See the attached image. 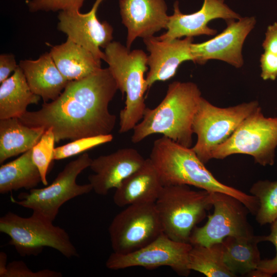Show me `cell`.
Instances as JSON below:
<instances>
[{
  "label": "cell",
  "mask_w": 277,
  "mask_h": 277,
  "mask_svg": "<svg viewBox=\"0 0 277 277\" xmlns=\"http://www.w3.org/2000/svg\"><path fill=\"white\" fill-rule=\"evenodd\" d=\"M262 47L264 52L277 56V22L268 26Z\"/></svg>",
  "instance_id": "cell-35"
},
{
  "label": "cell",
  "mask_w": 277,
  "mask_h": 277,
  "mask_svg": "<svg viewBox=\"0 0 277 277\" xmlns=\"http://www.w3.org/2000/svg\"><path fill=\"white\" fill-rule=\"evenodd\" d=\"M188 267L191 271L199 272L207 277L236 276L224 262L222 243L209 246L192 245L188 255Z\"/></svg>",
  "instance_id": "cell-26"
},
{
  "label": "cell",
  "mask_w": 277,
  "mask_h": 277,
  "mask_svg": "<svg viewBox=\"0 0 277 277\" xmlns=\"http://www.w3.org/2000/svg\"><path fill=\"white\" fill-rule=\"evenodd\" d=\"M118 87L108 68L83 78L69 81L55 100L44 102L18 118L30 127H52L55 143L111 134L116 116L109 110Z\"/></svg>",
  "instance_id": "cell-1"
},
{
  "label": "cell",
  "mask_w": 277,
  "mask_h": 277,
  "mask_svg": "<svg viewBox=\"0 0 277 277\" xmlns=\"http://www.w3.org/2000/svg\"><path fill=\"white\" fill-rule=\"evenodd\" d=\"M45 130L26 125L17 117L0 120V163L31 149Z\"/></svg>",
  "instance_id": "cell-23"
},
{
  "label": "cell",
  "mask_w": 277,
  "mask_h": 277,
  "mask_svg": "<svg viewBox=\"0 0 277 277\" xmlns=\"http://www.w3.org/2000/svg\"><path fill=\"white\" fill-rule=\"evenodd\" d=\"M259 106L257 101H252L221 108L202 97L192 125L197 141L191 147L201 162L205 164L211 160L212 150L225 142Z\"/></svg>",
  "instance_id": "cell-7"
},
{
  "label": "cell",
  "mask_w": 277,
  "mask_h": 277,
  "mask_svg": "<svg viewBox=\"0 0 277 277\" xmlns=\"http://www.w3.org/2000/svg\"><path fill=\"white\" fill-rule=\"evenodd\" d=\"M145 159L136 149L124 148L92 159L89 167L94 172L88 176L97 194L107 195L142 166Z\"/></svg>",
  "instance_id": "cell-17"
},
{
  "label": "cell",
  "mask_w": 277,
  "mask_h": 277,
  "mask_svg": "<svg viewBox=\"0 0 277 277\" xmlns=\"http://www.w3.org/2000/svg\"><path fill=\"white\" fill-rule=\"evenodd\" d=\"M261 77L263 80L274 81L277 78V56L267 52L261 56Z\"/></svg>",
  "instance_id": "cell-33"
},
{
  "label": "cell",
  "mask_w": 277,
  "mask_h": 277,
  "mask_svg": "<svg viewBox=\"0 0 277 277\" xmlns=\"http://www.w3.org/2000/svg\"><path fill=\"white\" fill-rule=\"evenodd\" d=\"M157 170L163 186L187 185L209 192L231 195L242 202L255 215L258 199L217 180L191 148L184 147L163 136L153 144L149 157Z\"/></svg>",
  "instance_id": "cell-2"
},
{
  "label": "cell",
  "mask_w": 277,
  "mask_h": 277,
  "mask_svg": "<svg viewBox=\"0 0 277 277\" xmlns=\"http://www.w3.org/2000/svg\"><path fill=\"white\" fill-rule=\"evenodd\" d=\"M15 55L12 53H3L0 55V83L7 80L10 74L18 67Z\"/></svg>",
  "instance_id": "cell-34"
},
{
  "label": "cell",
  "mask_w": 277,
  "mask_h": 277,
  "mask_svg": "<svg viewBox=\"0 0 277 277\" xmlns=\"http://www.w3.org/2000/svg\"><path fill=\"white\" fill-rule=\"evenodd\" d=\"M85 0H30L28 3L31 12L80 10Z\"/></svg>",
  "instance_id": "cell-31"
},
{
  "label": "cell",
  "mask_w": 277,
  "mask_h": 277,
  "mask_svg": "<svg viewBox=\"0 0 277 277\" xmlns=\"http://www.w3.org/2000/svg\"><path fill=\"white\" fill-rule=\"evenodd\" d=\"M241 17L224 3V0H204L199 10L187 14L181 12L179 2L176 1L173 5V13L169 16L167 31L156 37L160 40L171 41L184 36L214 35L217 30L208 27L210 21L222 18L228 21Z\"/></svg>",
  "instance_id": "cell-15"
},
{
  "label": "cell",
  "mask_w": 277,
  "mask_h": 277,
  "mask_svg": "<svg viewBox=\"0 0 277 277\" xmlns=\"http://www.w3.org/2000/svg\"><path fill=\"white\" fill-rule=\"evenodd\" d=\"M60 272L44 269L36 272L30 270L23 261H13L7 265L4 277H61Z\"/></svg>",
  "instance_id": "cell-32"
},
{
  "label": "cell",
  "mask_w": 277,
  "mask_h": 277,
  "mask_svg": "<svg viewBox=\"0 0 277 277\" xmlns=\"http://www.w3.org/2000/svg\"><path fill=\"white\" fill-rule=\"evenodd\" d=\"M104 0H95L87 13L80 10L61 11L58 15L57 29L67 38L89 51L98 61H105V55L100 48L105 47L112 42L113 29L107 22L98 21L96 12Z\"/></svg>",
  "instance_id": "cell-13"
},
{
  "label": "cell",
  "mask_w": 277,
  "mask_h": 277,
  "mask_svg": "<svg viewBox=\"0 0 277 277\" xmlns=\"http://www.w3.org/2000/svg\"><path fill=\"white\" fill-rule=\"evenodd\" d=\"M19 66L32 91L44 102L57 98L69 82L61 73L49 52L36 60H24Z\"/></svg>",
  "instance_id": "cell-20"
},
{
  "label": "cell",
  "mask_w": 277,
  "mask_h": 277,
  "mask_svg": "<svg viewBox=\"0 0 277 277\" xmlns=\"http://www.w3.org/2000/svg\"><path fill=\"white\" fill-rule=\"evenodd\" d=\"M92 161L88 153H83L67 164L50 185L22 192L17 196L18 200L11 197V201L53 222L64 203L93 190L90 183H76L78 175L90 167Z\"/></svg>",
  "instance_id": "cell-9"
},
{
  "label": "cell",
  "mask_w": 277,
  "mask_h": 277,
  "mask_svg": "<svg viewBox=\"0 0 277 277\" xmlns=\"http://www.w3.org/2000/svg\"><path fill=\"white\" fill-rule=\"evenodd\" d=\"M55 143L53 128L46 129L39 141L32 148V160L37 167L43 185H48L47 179L48 169L52 162Z\"/></svg>",
  "instance_id": "cell-28"
},
{
  "label": "cell",
  "mask_w": 277,
  "mask_h": 277,
  "mask_svg": "<svg viewBox=\"0 0 277 277\" xmlns=\"http://www.w3.org/2000/svg\"><path fill=\"white\" fill-rule=\"evenodd\" d=\"M192 245L189 243L174 241L164 233L145 246L127 254L113 252L106 262L111 270L132 267L152 269L162 266L170 267L179 275L187 276L188 255Z\"/></svg>",
  "instance_id": "cell-12"
},
{
  "label": "cell",
  "mask_w": 277,
  "mask_h": 277,
  "mask_svg": "<svg viewBox=\"0 0 277 277\" xmlns=\"http://www.w3.org/2000/svg\"><path fill=\"white\" fill-rule=\"evenodd\" d=\"M227 27L213 38L200 43H192L191 50L194 63L205 64L208 60L224 61L236 68L244 64V43L256 24L254 17H241L226 21Z\"/></svg>",
  "instance_id": "cell-14"
},
{
  "label": "cell",
  "mask_w": 277,
  "mask_h": 277,
  "mask_svg": "<svg viewBox=\"0 0 277 277\" xmlns=\"http://www.w3.org/2000/svg\"><path fill=\"white\" fill-rule=\"evenodd\" d=\"M108 232L114 253L127 254L150 243L163 233L155 203L126 206L114 217Z\"/></svg>",
  "instance_id": "cell-10"
},
{
  "label": "cell",
  "mask_w": 277,
  "mask_h": 277,
  "mask_svg": "<svg viewBox=\"0 0 277 277\" xmlns=\"http://www.w3.org/2000/svg\"><path fill=\"white\" fill-rule=\"evenodd\" d=\"M163 187L149 158L116 188L114 204L120 207L136 204L154 203Z\"/></svg>",
  "instance_id": "cell-19"
},
{
  "label": "cell",
  "mask_w": 277,
  "mask_h": 277,
  "mask_svg": "<svg viewBox=\"0 0 277 277\" xmlns=\"http://www.w3.org/2000/svg\"><path fill=\"white\" fill-rule=\"evenodd\" d=\"M276 148L277 117H265L259 106L225 142L212 150L211 159L223 160L244 154L251 156L261 166H272Z\"/></svg>",
  "instance_id": "cell-8"
},
{
  "label": "cell",
  "mask_w": 277,
  "mask_h": 277,
  "mask_svg": "<svg viewBox=\"0 0 277 277\" xmlns=\"http://www.w3.org/2000/svg\"><path fill=\"white\" fill-rule=\"evenodd\" d=\"M49 53L61 73L69 81L86 77L102 68L101 61L68 38L64 43L52 46Z\"/></svg>",
  "instance_id": "cell-21"
},
{
  "label": "cell",
  "mask_w": 277,
  "mask_h": 277,
  "mask_svg": "<svg viewBox=\"0 0 277 277\" xmlns=\"http://www.w3.org/2000/svg\"><path fill=\"white\" fill-rule=\"evenodd\" d=\"M32 148L0 167V193L24 188L31 190L42 182L40 172L32 160Z\"/></svg>",
  "instance_id": "cell-25"
},
{
  "label": "cell",
  "mask_w": 277,
  "mask_h": 277,
  "mask_svg": "<svg viewBox=\"0 0 277 277\" xmlns=\"http://www.w3.org/2000/svg\"><path fill=\"white\" fill-rule=\"evenodd\" d=\"M105 61L121 92L126 93L124 108L120 113L121 133L133 130L146 109L144 95L149 88L144 74L148 69V55L142 50L130 51L112 41L104 48Z\"/></svg>",
  "instance_id": "cell-4"
},
{
  "label": "cell",
  "mask_w": 277,
  "mask_h": 277,
  "mask_svg": "<svg viewBox=\"0 0 277 277\" xmlns=\"http://www.w3.org/2000/svg\"><path fill=\"white\" fill-rule=\"evenodd\" d=\"M143 41L149 53L147 57L149 70L146 77L149 88L157 81L172 78L184 62H194L191 50L193 37L162 41L152 36L143 38Z\"/></svg>",
  "instance_id": "cell-16"
},
{
  "label": "cell",
  "mask_w": 277,
  "mask_h": 277,
  "mask_svg": "<svg viewBox=\"0 0 277 277\" xmlns=\"http://www.w3.org/2000/svg\"><path fill=\"white\" fill-rule=\"evenodd\" d=\"M122 23L127 29L126 47L137 37L153 36L167 29L169 20L165 0H119Z\"/></svg>",
  "instance_id": "cell-18"
},
{
  "label": "cell",
  "mask_w": 277,
  "mask_h": 277,
  "mask_svg": "<svg viewBox=\"0 0 277 277\" xmlns=\"http://www.w3.org/2000/svg\"><path fill=\"white\" fill-rule=\"evenodd\" d=\"M262 242V236L250 237L229 236L222 243L224 249V260L235 275L248 276L255 270L261 259L258 244Z\"/></svg>",
  "instance_id": "cell-24"
},
{
  "label": "cell",
  "mask_w": 277,
  "mask_h": 277,
  "mask_svg": "<svg viewBox=\"0 0 277 277\" xmlns=\"http://www.w3.org/2000/svg\"><path fill=\"white\" fill-rule=\"evenodd\" d=\"M214 211L202 227L195 226L189 243L209 246L222 243L229 236L250 237L253 230L247 219L249 211L237 198L222 192L211 193Z\"/></svg>",
  "instance_id": "cell-11"
},
{
  "label": "cell",
  "mask_w": 277,
  "mask_h": 277,
  "mask_svg": "<svg viewBox=\"0 0 277 277\" xmlns=\"http://www.w3.org/2000/svg\"><path fill=\"white\" fill-rule=\"evenodd\" d=\"M7 254L4 252L0 253V276L4 277L7 269Z\"/></svg>",
  "instance_id": "cell-36"
},
{
  "label": "cell",
  "mask_w": 277,
  "mask_h": 277,
  "mask_svg": "<svg viewBox=\"0 0 277 277\" xmlns=\"http://www.w3.org/2000/svg\"><path fill=\"white\" fill-rule=\"evenodd\" d=\"M155 206L163 233L174 241L186 243L213 207L211 192L192 190L187 185L163 186Z\"/></svg>",
  "instance_id": "cell-5"
},
{
  "label": "cell",
  "mask_w": 277,
  "mask_h": 277,
  "mask_svg": "<svg viewBox=\"0 0 277 277\" xmlns=\"http://www.w3.org/2000/svg\"><path fill=\"white\" fill-rule=\"evenodd\" d=\"M270 224V233L268 235L262 236V241L270 242L274 245L275 255L271 259L261 260L257 268L249 273L248 276L271 277L277 273V220Z\"/></svg>",
  "instance_id": "cell-30"
},
{
  "label": "cell",
  "mask_w": 277,
  "mask_h": 277,
  "mask_svg": "<svg viewBox=\"0 0 277 277\" xmlns=\"http://www.w3.org/2000/svg\"><path fill=\"white\" fill-rule=\"evenodd\" d=\"M113 140L110 134L94 136L85 137L72 141L65 145L56 147L54 149L53 159H65L96 147L109 143Z\"/></svg>",
  "instance_id": "cell-29"
},
{
  "label": "cell",
  "mask_w": 277,
  "mask_h": 277,
  "mask_svg": "<svg viewBox=\"0 0 277 277\" xmlns=\"http://www.w3.org/2000/svg\"><path fill=\"white\" fill-rule=\"evenodd\" d=\"M249 191L259 202L255 214L260 225L271 224L277 220V180H259L251 187Z\"/></svg>",
  "instance_id": "cell-27"
},
{
  "label": "cell",
  "mask_w": 277,
  "mask_h": 277,
  "mask_svg": "<svg viewBox=\"0 0 277 277\" xmlns=\"http://www.w3.org/2000/svg\"><path fill=\"white\" fill-rule=\"evenodd\" d=\"M202 97L193 82L170 84L162 102L153 109L146 108L142 121L133 129L132 142L138 143L150 135L160 133L191 148L193 119Z\"/></svg>",
  "instance_id": "cell-3"
},
{
  "label": "cell",
  "mask_w": 277,
  "mask_h": 277,
  "mask_svg": "<svg viewBox=\"0 0 277 277\" xmlns=\"http://www.w3.org/2000/svg\"><path fill=\"white\" fill-rule=\"evenodd\" d=\"M0 231L10 237L9 244L22 256L37 255L46 247L57 250L67 258L79 256L63 228L34 212L27 217L7 212L0 218Z\"/></svg>",
  "instance_id": "cell-6"
},
{
  "label": "cell",
  "mask_w": 277,
  "mask_h": 277,
  "mask_svg": "<svg viewBox=\"0 0 277 277\" xmlns=\"http://www.w3.org/2000/svg\"><path fill=\"white\" fill-rule=\"evenodd\" d=\"M41 98L32 91L18 66L11 76L1 83L0 120L20 117L29 105L38 104Z\"/></svg>",
  "instance_id": "cell-22"
}]
</instances>
